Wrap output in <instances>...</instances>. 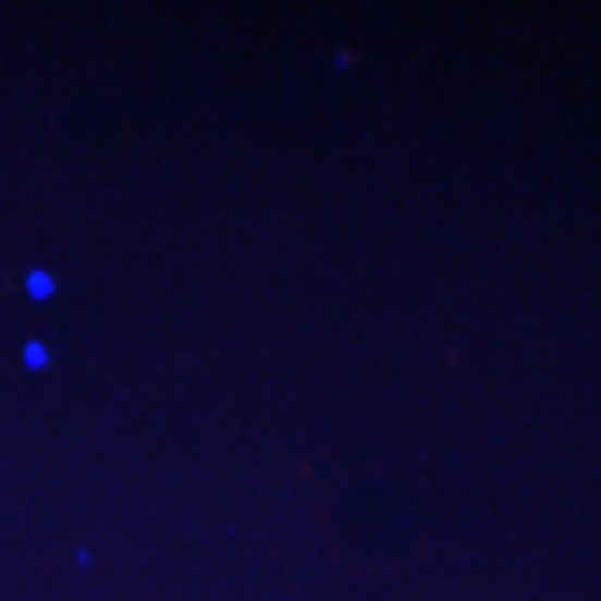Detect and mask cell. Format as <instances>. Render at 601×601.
Returning a JSON list of instances; mask_svg holds the SVG:
<instances>
[{
	"instance_id": "obj_1",
	"label": "cell",
	"mask_w": 601,
	"mask_h": 601,
	"mask_svg": "<svg viewBox=\"0 0 601 601\" xmlns=\"http://www.w3.org/2000/svg\"><path fill=\"white\" fill-rule=\"evenodd\" d=\"M54 290H59V285H54V277H45L40 268H32V277H27V294L36 298V304H45V298L54 294Z\"/></svg>"
},
{
	"instance_id": "obj_2",
	"label": "cell",
	"mask_w": 601,
	"mask_h": 601,
	"mask_svg": "<svg viewBox=\"0 0 601 601\" xmlns=\"http://www.w3.org/2000/svg\"><path fill=\"white\" fill-rule=\"evenodd\" d=\"M23 361H27V370H40V366L49 361V353H45L40 343H27V347H23Z\"/></svg>"
}]
</instances>
